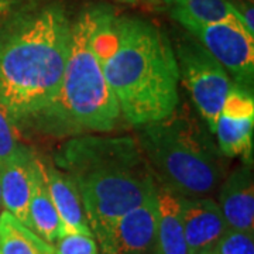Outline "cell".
Masks as SVG:
<instances>
[{
  "instance_id": "cell-1",
  "label": "cell",
  "mask_w": 254,
  "mask_h": 254,
  "mask_svg": "<svg viewBox=\"0 0 254 254\" xmlns=\"http://www.w3.org/2000/svg\"><path fill=\"white\" fill-rule=\"evenodd\" d=\"M93 46L120 115L131 126L158 122L178 106V63L170 38L155 24L96 7Z\"/></svg>"
},
{
  "instance_id": "cell-2",
  "label": "cell",
  "mask_w": 254,
  "mask_h": 254,
  "mask_svg": "<svg viewBox=\"0 0 254 254\" xmlns=\"http://www.w3.org/2000/svg\"><path fill=\"white\" fill-rule=\"evenodd\" d=\"M71 24L58 1H23L0 21V100L14 123L43 116L54 103Z\"/></svg>"
},
{
  "instance_id": "cell-3",
  "label": "cell",
  "mask_w": 254,
  "mask_h": 254,
  "mask_svg": "<svg viewBox=\"0 0 254 254\" xmlns=\"http://www.w3.org/2000/svg\"><path fill=\"white\" fill-rule=\"evenodd\" d=\"M55 163L75 182L95 239L153 198L158 187L136 137H75L60 148Z\"/></svg>"
},
{
  "instance_id": "cell-4",
  "label": "cell",
  "mask_w": 254,
  "mask_h": 254,
  "mask_svg": "<svg viewBox=\"0 0 254 254\" xmlns=\"http://www.w3.org/2000/svg\"><path fill=\"white\" fill-rule=\"evenodd\" d=\"M136 140L157 185L182 198L208 196L225 178L222 153L187 106L137 127Z\"/></svg>"
},
{
  "instance_id": "cell-5",
  "label": "cell",
  "mask_w": 254,
  "mask_h": 254,
  "mask_svg": "<svg viewBox=\"0 0 254 254\" xmlns=\"http://www.w3.org/2000/svg\"><path fill=\"white\" fill-rule=\"evenodd\" d=\"M96 7L82 11L71 24L69 50L60 91L43 116L79 131L108 133L122 118L118 100L103 73L93 46Z\"/></svg>"
},
{
  "instance_id": "cell-6",
  "label": "cell",
  "mask_w": 254,
  "mask_h": 254,
  "mask_svg": "<svg viewBox=\"0 0 254 254\" xmlns=\"http://www.w3.org/2000/svg\"><path fill=\"white\" fill-rule=\"evenodd\" d=\"M180 78L190 99L213 133L223 102L233 82L226 69L193 37H185L174 48Z\"/></svg>"
},
{
  "instance_id": "cell-7",
  "label": "cell",
  "mask_w": 254,
  "mask_h": 254,
  "mask_svg": "<svg viewBox=\"0 0 254 254\" xmlns=\"http://www.w3.org/2000/svg\"><path fill=\"white\" fill-rule=\"evenodd\" d=\"M200 43L229 73L233 85L249 91L254 79V34L240 18L203 24L188 18H174Z\"/></svg>"
},
{
  "instance_id": "cell-8",
  "label": "cell",
  "mask_w": 254,
  "mask_h": 254,
  "mask_svg": "<svg viewBox=\"0 0 254 254\" xmlns=\"http://www.w3.org/2000/svg\"><path fill=\"white\" fill-rule=\"evenodd\" d=\"M253 96L245 88L233 85L223 102L213 130L219 151L229 158H247L253 150Z\"/></svg>"
},
{
  "instance_id": "cell-9",
  "label": "cell",
  "mask_w": 254,
  "mask_h": 254,
  "mask_svg": "<svg viewBox=\"0 0 254 254\" xmlns=\"http://www.w3.org/2000/svg\"><path fill=\"white\" fill-rule=\"evenodd\" d=\"M96 240L102 254H147L155 250V195L118 219Z\"/></svg>"
},
{
  "instance_id": "cell-10",
  "label": "cell",
  "mask_w": 254,
  "mask_h": 254,
  "mask_svg": "<svg viewBox=\"0 0 254 254\" xmlns=\"http://www.w3.org/2000/svg\"><path fill=\"white\" fill-rule=\"evenodd\" d=\"M182 223L188 254H208L227 229L218 202L208 196L182 198Z\"/></svg>"
},
{
  "instance_id": "cell-11",
  "label": "cell",
  "mask_w": 254,
  "mask_h": 254,
  "mask_svg": "<svg viewBox=\"0 0 254 254\" xmlns=\"http://www.w3.org/2000/svg\"><path fill=\"white\" fill-rule=\"evenodd\" d=\"M218 205L229 229L254 233V180L250 165H240L223 178Z\"/></svg>"
},
{
  "instance_id": "cell-12",
  "label": "cell",
  "mask_w": 254,
  "mask_h": 254,
  "mask_svg": "<svg viewBox=\"0 0 254 254\" xmlns=\"http://www.w3.org/2000/svg\"><path fill=\"white\" fill-rule=\"evenodd\" d=\"M34 154L21 148L9 161L0 165L1 205L23 225L30 227V196H31V167Z\"/></svg>"
},
{
  "instance_id": "cell-13",
  "label": "cell",
  "mask_w": 254,
  "mask_h": 254,
  "mask_svg": "<svg viewBox=\"0 0 254 254\" xmlns=\"http://www.w3.org/2000/svg\"><path fill=\"white\" fill-rule=\"evenodd\" d=\"M47 187L61 222L60 237L65 235H86L93 236L83 212L81 196L71 177L58 167L46 164Z\"/></svg>"
},
{
  "instance_id": "cell-14",
  "label": "cell",
  "mask_w": 254,
  "mask_h": 254,
  "mask_svg": "<svg viewBox=\"0 0 254 254\" xmlns=\"http://www.w3.org/2000/svg\"><path fill=\"white\" fill-rule=\"evenodd\" d=\"M155 252L188 254L182 223V196L160 185L155 192Z\"/></svg>"
},
{
  "instance_id": "cell-15",
  "label": "cell",
  "mask_w": 254,
  "mask_h": 254,
  "mask_svg": "<svg viewBox=\"0 0 254 254\" xmlns=\"http://www.w3.org/2000/svg\"><path fill=\"white\" fill-rule=\"evenodd\" d=\"M30 229L36 232L47 243L58 242L61 222L57 213L46 180V163L36 155L31 167V196H30Z\"/></svg>"
},
{
  "instance_id": "cell-16",
  "label": "cell",
  "mask_w": 254,
  "mask_h": 254,
  "mask_svg": "<svg viewBox=\"0 0 254 254\" xmlns=\"http://www.w3.org/2000/svg\"><path fill=\"white\" fill-rule=\"evenodd\" d=\"M0 254H55V247L4 210L0 213Z\"/></svg>"
},
{
  "instance_id": "cell-17",
  "label": "cell",
  "mask_w": 254,
  "mask_h": 254,
  "mask_svg": "<svg viewBox=\"0 0 254 254\" xmlns=\"http://www.w3.org/2000/svg\"><path fill=\"white\" fill-rule=\"evenodd\" d=\"M165 1L171 6L173 18H188L203 24L240 18L230 0H165Z\"/></svg>"
},
{
  "instance_id": "cell-18",
  "label": "cell",
  "mask_w": 254,
  "mask_h": 254,
  "mask_svg": "<svg viewBox=\"0 0 254 254\" xmlns=\"http://www.w3.org/2000/svg\"><path fill=\"white\" fill-rule=\"evenodd\" d=\"M21 148L16 123L0 100V165L13 158Z\"/></svg>"
},
{
  "instance_id": "cell-19",
  "label": "cell",
  "mask_w": 254,
  "mask_h": 254,
  "mask_svg": "<svg viewBox=\"0 0 254 254\" xmlns=\"http://www.w3.org/2000/svg\"><path fill=\"white\" fill-rule=\"evenodd\" d=\"M212 252L215 254H254V233L227 227Z\"/></svg>"
},
{
  "instance_id": "cell-20",
  "label": "cell",
  "mask_w": 254,
  "mask_h": 254,
  "mask_svg": "<svg viewBox=\"0 0 254 254\" xmlns=\"http://www.w3.org/2000/svg\"><path fill=\"white\" fill-rule=\"evenodd\" d=\"M55 254H99V247L93 236L72 233L58 239Z\"/></svg>"
},
{
  "instance_id": "cell-21",
  "label": "cell",
  "mask_w": 254,
  "mask_h": 254,
  "mask_svg": "<svg viewBox=\"0 0 254 254\" xmlns=\"http://www.w3.org/2000/svg\"><path fill=\"white\" fill-rule=\"evenodd\" d=\"M24 0H0V21L9 14L11 10L20 6Z\"/></svg>"
},
{
  "instance_id": "cell-22",
  "label": "cell",
  "mask_w": 254,
  "mask_h": 254,
  "mask_svg": "<svg viewBox=\"0 0 254 254\" xmlns=\"http://www.w3.org/2000/svg\"><path fill=\"white\" fill-rule=\"evenodd\" d=\"M120 3H126V4H133V6H140V4H144V6H160L164 0H116Z\"/></svg>"
},
{
  "instance_id": "cell-23",
  "label": "cell",
  "mask_w": 254,
  "mask_h": 254,
  "mask_svg": "<svg viewBox=\"0 0 254 254\" xmlns=\"http://www.w3.org/2000/svg\"><path fill=\"white\" fill-rule=\"evenodd\" d=\"M147 254H158L155 250H153V252H150V253H147Z\"/></svg>"
},
{
  "instance_id": "cell-24",
  "label": "cell",
  "mask_w": 254,
  "mask_h": 254,
  "mask_svg": "<svg viewBox=\"0 0 254 254\" xmlns=\"http://www.w3.org/2000/svg\"><path fill=\"white\" fill-rule=\"evenodd\" d=\"M0 205H1V190H0Z\"/></svg>"
},
{
  "instance_id": "cell-25",
  "label": "cell",
  "mask_w": 254,
  "mask_h": 254,
  "mask_svg": "<svg viewBox=\"0 0 254 254\" xmlns=\"http://www.w3.org/2000/svg\"><path fill=\"white\" fill-rule=\"evenodd\" d=\"M208 254H215V253H213V252H210V253H208Z\"/></svg>"
}]
</instances>
